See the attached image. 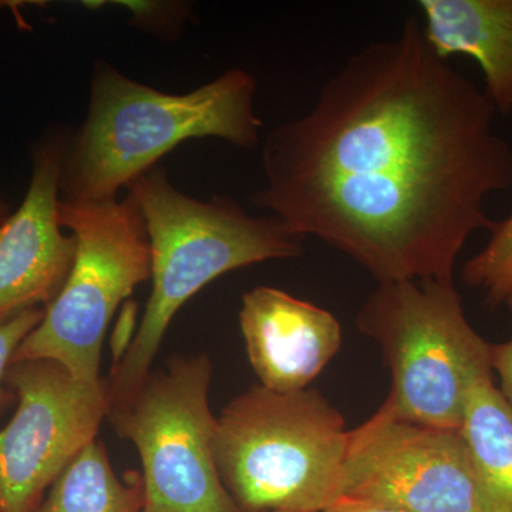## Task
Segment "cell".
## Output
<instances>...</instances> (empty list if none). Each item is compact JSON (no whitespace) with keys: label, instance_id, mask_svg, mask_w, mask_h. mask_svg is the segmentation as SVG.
I'll list each match as a JSON object with an SVG mask.
<instances>
[{"label":"cell","instance_id":"cell-1","mask_svg":"<svg viewBox=\"0 0 512 512\" xmlns=\"http://www.w3.org/2000/svg\"><path fill=\"white\" fill-rule=\"evenodd\" d=\"M497 116L410 16L349 56L311 109L265 137V185L251 202L377 284L453 281L468 238L494 227L485 201L512 187Z\"/></svg>","mask_w":512,"mask_h":512},{"label":"cell","instance_id":"cell-2","mask_svg":"<svg viewBox=\"0 0 512 512\" xmlns=\"http://www.w3.org/2000/svg\"><path fill=\"white\" fill-rule=\"evenodd\" d=\"M256 86L254 74L231 69L194 92L164 93L97 60L86 117L67 138L60 200H117L121 188L194 138L258 146L264 123L255 110Z\"/></svg>","mask_w":512,"mask_h":512},{"label":"cell","instance_id":"cell-3","mask_svg":"<svg viewBox=\"0 0 512 512\" xmlns=\"http://www.w3.org/2000/svg\"><path fill=\"white\" fill-rule=\"evenodd\" d=\"M143 214L153 281L133 343L106 377L110 407L126 402L151 373L174 316L204 286L231 271L298 258L301 235L274 217H254L228 197L208 201L178 190L164 168L128 185Z\"/></svg>","mask_w":512,"mask_h":512},{"label":"cell","instance_id":"cell-4","mask_svg":"<svg viewBox=\"0 0 512 512\" xmlns=\"http://www.w3.org/2000/svg\"><path fill=\"white\" fill-rule=\"evenodd\" d=\"M349 441L318 390L256 384L217 417L215 466L239 512H323L343 498Z\"/></svg>","mask_w":512,"mask_h":512},{"label":"cell","instance_id":"cell-5","mask_svg":"<svg viewBox=\"0 0 512 512\" xmlns=\"http://www.w3.org/2000/svg\"><path fill=\"white\" fill-rule=\"evenodd\" d=\"M356 323L392 372V390L377 413L461 430L471 389L493 369L491 345L468 322L454 281L379 284Z\"/></svg>","mask_w":512,"mask_h":512},{"label":"cell","instance_id":"cell-6","mask_svg":"<svg viewBox=\"0 0 512 512\" xmlns=\"http://www.w3.org/2000/svg\"><path fill=\"white\" fill-rule=\"evenodd\" d=\"M60 225L76 239L66 282L16 349L12 363L53 360L77 380L97 384L101 352L121 303L150 278L143 214L127 194L107 202H59Z\"/></svg>","mask_w":512,"mask_h":512},{"label":"cell","instance_id":"cell-7","mask_svg":"<svg viewBox=\"0 0 512 512\" xmlns=\"http://www.w3.org/2000/svg\"><path fill=\"white\" fill-rule=\"evenodd\" d=\"M211 376L205 353L177 356L110 407L107 419L140 456L143 512H239L215 466Z\"/></svg>","mask_w":512,"mask_h":512},{"label":"cell","instance_id":"cell-8","mask_svg":"<svg viewBox=\"0 0 512 512\" xmlns=\"http://www.w3.org/2000/svg\"><path fill=\"white\" fill-rule=\"evenodd\" d=\"M18 407L0 430V512H35L60 474L97 440L110 399L106 379L84 383L53 360L12 363Z\"/></svg>","mask_w":512,"mask_h":512},{"label":"cell","instance_id":"cell-9","mask_svg":"<svg viewBox=\"0 0 512 512\" xmlns=\"http://www.w3.org/2000/svg\"><path fill=\"white\" fill-rule=\"evenodd\" d=\"M343 498L402 512H485L461 430L377 412L350 430Z\"/></svg>","mask_w":512,"mask_h":512},{"label":"cell","instance_id":"cell-10","mask_svg":"<svg viewBox=\"0 0 512 512\" xmlns=\"http://www.w3.org/2000/svg\"><path fill=\"white\" fill-rule=\"evenodd\" d=\"M70 131H46L32 150L22 205L0 227V325L49 305L72 269L76 239L59 220L60 177Z\"/></svg>","mask_w":512,"mask_h":512},{"label":"cell","instance_id":"cell-11","mask_svg":"<svg viewBox=\"0 0 512 512\" xmlns=\"http://www.w3.org/2000/svg\"><path fill=\"white\" fill-rule=\"evenodd\" d=\"M239 328L259 384L276 393L308 389L343 342L332 312L272 286L242 296Z\"/></svg>","mask_w":512,"mask_h":512},{"label":"cell","instance_id":"cell-12","mask_svg":"<svg viewBox=\"0 0 512 512\" xmlns=\"http://www.w3.org/2000/svg\"><path fill=\"white\" fill-rule=\"evenodd\" d=\"M424 33L443 59L468 56L498 116L512 113V0H420Z\"/></svg>","mask_w":512,"mask_h":512},{"label":"cell","instance_id":"cell-13","mask_svg":"<svg viewBox=\"0 0 512 512\" xmlns=\"http://www.w3.org/2000/svg\"><path fill=\"white\" fill-rule=\"evenodd\" d=\"M461 433L476 466L485 512H512V407L493 377L471 389Z\"/></svg>","mask_w":512,"mask_h":512},{"label":"cell","instance_id":"cell-14","mask_svg":"<svg viewBox=\"0 0 512 512\" xmlns=\"http://www.w3.org/2000/svg\"><path fill=\"white\" fill-rule=\"evenodd\" d=\"M143 508L141 473L117 476L106 447L94 440L60 474L35 512H143Z\"/></svg>","mask_w":512,"mask_h":512},{"label":"cell","instance_id":"cell-15","mask_svg":"<svg viewBox=\"0 0 512 512\" xmlns=\"http://www.w3.org/2000/svg\"><path fill=\"white\" fill-rule=\"evenodd\" d=\"M487 245L463 266L467 285L484 293L485 305L497 309L512 292V215L495 221Z\"/></svg>","mask_w":512,"mask_h":512},{"label":"cell","instance_id":"cell-16","mask_svg":"<svg viewBox=\"0 0 512 512\" xmlns=\"http://www.w3.org/2000/svg\"><path fill=\"white\" fill-rule=\"evenodd\" d=\"M130 12L133 25L161 39L173 40L192 18L190 3L184 2H117Z\"/></svg>","mask_w":512,"mask_h":512},{"label":"cell","instance_id":"cell-17","mask_svg":"<svg viewBox=\"0 0 512 512\" xmlns=\"http://www.w3.org/2000/svg\"><path fill=\"white\" fill-rule=\"evenodd\" d=\"M45 315V309H29L0 325V407L12 402V390L6 389V375L16 349L19 348L23 339L39 325Z\"/></svg>","mask_w":512,"mask_h":512},{"label":"cell","instance_id":"cell-18","mask_svg":"<svg viewBox=\"0 0 512 512\" xmlns=\"http://www.w3.org/2000/svg\"><path fill=\"white\" fill-rule=\"evenodd\" d=\"M491 369L500 377V393L512 407V338L490 346Z\"/></svg>","mask_w":512,"mask_h":512},{"label":"cell","instance_id":"cell-19","mask_svg":"<svg viewBox=\"0 0 512 512\" xmlns=\"http://www.w3.org/2000/svg\"><path fill=\"white\" fill-rule=\"evenodd\" d=\"M323 512H402L390 510V508L379 507L363 501L350 500V498H342L338 503L333 504L332 507Z\"/></svg>","mask_w":512,"mask_h":512},{"label":"cell","instance_id":"cell-20","mask_svg":"<svg viewBox=\"0 0 512 512\" xmlns=\"http://www.w3.org/2000/svg\"><path fill=\"white\" fill-rule=\"evenodd\" d=\"M9 218V207L6 201L0 197V227L5 224V221Z\"/></svg>","mask_w":512,"mask_h":512},{"label":"cell","instance_id":"cell-21","mask_svg":"<svg viewBox=\"0 0 512 512\" xmlns=\"http://www.w3.org/2000/svg\"><path fill=\"white\" fill-rule=\"evenodd\" d=\"M505 303H507L508 308H510V312L512 315V292L510 293V296H508L507 301H505Z\"/></svg>","mask_w":512,"mask_h":512},{"label":"cell","instance_id":"cell-22","mask_svg":"<svg viewBox=\"0 0 512 512\" xmlns=\"http://www.w3.org/2000/svg\"><path fill=\"white\" fill-rule=\"evenodd\" d=\"M275 512H286V511H275Z\"/></svg>","mask_w":512,"mask_h":512}]
</instances>
